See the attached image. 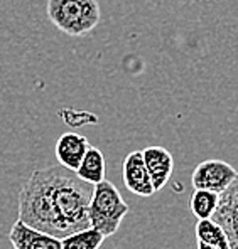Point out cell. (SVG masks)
I'll list each match as a JSON object with an SVG mask.
<instances>
[{
	"instance_id": "3",
	"label": "cell",
	"mask_w": 238,
	"mask_h": 249,
	"mask_svg": "<svg viewBox=\"0 0 238 249\" xmlns=\"http://www.w3.org/2000/svg\"><path fill=\"white\" fill-rule=\"evenodd\" d=\"M127 214L129 204L123 200L120 190L112 182L105 178L93 185V194L88 204L90 228L100 231L105 237L113 236Z\"/></svg>"
},
{
	"instance_id": "14",
	"label": "cell",
	"mask_w": 238,
	"mask_h": 249,
	"mask_svg": "<svg viewBox=\"0 0 238 249\" xmlns=\"http://www.w3.org/2000/svg\"><path fill=\"white\" fill-rule=\"evenodd\" d=\"M219 194L211 192L204 189H195V192L189 197V209L193 215L198 219H210L213 217L215 211L218 207Z\"/></svg>"
},
{
	"instance_id": "15",
	"label": "cell",
	"mask_w": 238,
	"mask_h": 249,
	"mask_svg": "<svg viewBox=\"0 0 238 249\" xmlns=\"http://www.w3.org/2000/svg\"><path fill=\"white\" fill-rule=\"evenodd\" d=\"M198 249H221V248L211 246V244H206V243H201V241H198Z\"/></svg>"
},
{
	"instance_id": "4",
	"label": "cell",
	"mask_w": 238,
	"mask_h": 249,
	"mask_svg": "<svg viewBox=\"0 0 238 249\" xmlns=\"http://www.w3.org/2000/svg\"><path fill=\"white\" fill-rule=\"evenodd\" d=\"M47 19L63 34L81 37L100 22L97 0H47Z\"/></svg>"
},
{
	"instance_id": "12",
	"label": "cell",
	"mask_w": 238,
	"mask_h": 249,
	"mask_svg": "<svg viewBox=\"0 0 238 249\" xmlns=\"http://www.w3.org/2000/svg\"><path fill=\"white\" fill-rule=\"evenodd\" d=\"M196 239L201 243L211 244L221 249H230V241L226 232L223 231L221 226L213 219H198V224L195 228Z\"/></svg>"
},
{
	"instance_id": "5",
	"label": "cell",
	"mask_w": 238,
	"mask_h": 249,
	"mask_svg": "<svg viewBox=\"0 0 238 249\" xmlns=\"http://www.w3.org/2000/svg\"><path fill=\"white\" fill-rule=\"evenodd\" d=\"M238 172L225 160H203L201 163H198V167L193 172L191 184L195 189H204L221 194L232 184Z\"/></svg>"
},
{
	"instance_id": "7",
	"label": "cell",
	"mask_w": 238,
	"mask_h": 249,
	"mask_svg": "<svg viewBox=\"0 0 238 249\" xmlns=\"http://www.w3.org/2000/svg\"><path fill=\"white\" fill-rule=\"evenodd\" d=\"M123 184L132 194L139 197H151L156 194L152 180L149 177V172L145 168L144 159L140 150H134L125 157L122 165Z\"/></svg>"
},
{
	"instance_id": "2",
	"label": "cell",
	"mask_w": 238,
	"mask_h": 249,
	"mask_svg": "<svg viewBox=\"0 0 238 249\" xmlns=\"http://www.w3.org/2000/svg\"><path fill=\"white\" fill-rule=\"evenodd\" d=\"M19 221L38 231L60 237V228L51 202L47 168L34 170L22 185L19 194Z\"/></svg>"
},
{
	"instance_id": "10",
	"label": "cell",
	"mask_w": 238,
	"mask_h": 249,
	"mask_svg": "<svg viewBox=\"0 0 238 249\" xmlns=\"http://www.w3.org/2000/svg\"><path fill=\"white\" fill-rule=\"evenodd\" d=\"M88 148H90V142L86 140V137L69 131L58 138L56 146H54V155L61 167L76 172Z\"/></svg>"
},
{
	"instance_id": "8",
	"label": "cell",
	"mask_w": 238,
	"mask_h": 249,
	"mask_svg": "<svg viewBox=\"0 0 238 249\" xmlns=\"http://www.w3.org/2000/svg\"><path fill=\"white\" fill-rule=\"evenodd\" d=\"M9 241L14 249H61V239L38 231L17 219L10 228Z\"/></svg>"
},
{
	"instance_id": "11",
	"label": "cell",
	"mask_w": 238,
	"mask_h": 249,
	"mask_svg": "<svg viewBox=\"0 0 238 249\" xmlns=\"http://www.w3.org/2000/svg\"><path fill=\"white\" fill-rule=\"evenodd\" d=\"M75 174L78 175L81 180H85L91 185L105 180L107 162H105V157H103V153H101V150L90 145V148L86 150L85 157L81 159V162H79Z\"/></svg>"
},
{
	"instance_id": "13",
	"label": "cell",
	"mask_w": 238,
	"mask_h": 249,
	"mask_svg": "<svg viewBox=\"0 0 238 249\" xmlns=\"http://www.w3.org/2000/svg\"><path fill=\"white\" fill-rule=\"evenodd\" d=\"M105 236L100 231L86 228L61 237V249H100Z\"/></svg>"
},
{
	"instance_id": "9",
	"label": "cell",
	"mask_w": 238,
	"mask_h": 249,
	"mask_svg": "<svg viewBox=\"0 0 238 249\" xmlns=\"http://www.w3.org/2000/svg\"><path fill=\"white\" fill-rule=\"evenodd\" d=\"M140 152H142L145 168L149 172V177L152 180L154 190L159 192L162 187H166L171 175H173L174 170L173 155L164 146H147V148L140 150Z\"/></svg>"
},
{
	"instance_id": "6",
	"label": "cell",
	"mask_w": 238,
	"mask_h": 249,
	"mask_svg": "<svg viewBox=\"0 0 238 249\" xmlns=\"http://www.w3.org/2000/svg\"><path fill=\"white\" fill-rule=\"evenodd\" d=\"M211 219L226 232L230 249H238V174L232 184L219 194L218 207Z\"/></svg>"
},
{
	"instance_id": "1",
	"label": "cell",
	"mask_w": 238,
	"mask_h": 249,
	"mask_svg": "<svg viewBox=\"0 0 238 249\" xmlns=\"http://www.w3.org/2000/svg\"><path fill=\"white\" fill-rule=\"evenodd\" d=\"M47 174L51 184V202L60 228V237L90 228L88 204L93 194V185L81 180L73 170L61 165L47 167Z\"/></svg>"
}]
</instances>
